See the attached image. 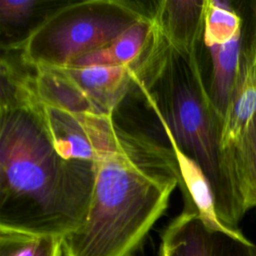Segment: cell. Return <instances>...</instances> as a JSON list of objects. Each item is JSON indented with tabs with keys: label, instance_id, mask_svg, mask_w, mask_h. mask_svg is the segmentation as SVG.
<instances>
[{
	"label": "cell",
	"instance_id": "obj_2",
	"mask_svg": "<svg viewBox=\"0 0 256 256\" xmlns=\"http://www.w3.org/2000/svg\"><path fill=\"white\" fill-rule=\"evenodd\" d=\"M94 163L55 150L35 94L0 107V230L64 239L85 222Z\"/></svg>",
	"mask_w": 256,
	"mask_h": 256
},
{
	"label": "cell",
	"instance_id": "obj_14",
	"mask_svg": "<svg viewBox=\"0 0 256 256\" xmlns=\"http://www.w3.org/2000/svg\"><path fill=\"white\" fill-rule=\"evenodd\" d=\"M243 20L228 1L205 0L203 43L205 47L229 42L242 32Z\"/></svg>",
	"mask_w": 256,
	"mask_h": 256
},
{
	"label": "cell",
	"instance_id": "obj_3",
	"mask_svg": "<svg viewBox=\"0 0 256 256\" xmlns=\"http://www.w3.org/2000/svg\"><path fill=\"white\" fill-rule=\"evenodd\" d=\"M199 51L173 48L155 27L154 38L133 71L132 88L140 91L153 110L169 145L201 168L214 195L217 217L227 227L219 152L222 119L205 85Z\"/></svg>",
	"mask_w": 256,
	"mask_h": 256
},
{
	"label": "cell",
	"instance_id": "obj_1",
	"mask_svg": "<svg viewBox=\"0 0 256 256\" xmlns=\"http://www.w3.org/2000/svg\"><path fill=\"white\" fill-rule=\"evenodd\" d=\"M94 186L83 225L62 241L63 256H132L168 207L181 176L174 150L148 133L92 114Z\"/></svg>",
	"mask_w": 256,
	"mask_h": 256
},
{
	"label": "cell",
	"instance_id": "obj_11",
	"mask_svg": "<svg viewBox=\"0 0 256 256\" xmlns=\"http://www.w3.org/2000/svg\"><path fill=\"white\" fill-rule=\"evenodd\" d=\"M39 103L46 130L58 154L68 160L93 162L95 152L83 119L84 114Z\"/></svg>",
	"mask_w": 256,
	"mask_h": 256
},
{
	"label": "cell",
	"instance_id": "obj_7",
	"mask_svg": "<svg viewBox=\"0 0 256 256\" xmlns=\"http://www.w3.org/2000/svg\"><path fill=\"white\" fill-rule=\"evenodd\" d=\"M152 5L150 15L153 24L170 46L185 53L200 50L205 0H162Z\"/></svg>",
	"mask_w": 256,
	"mask_h": 256
},
{
	"label": "cell",
	"instance_id": "obj_9",
	"mask_svg": "<svg viewBox=\"0 0 256 256\" xmlns=\"http://www.w3.org/2000/svg\"><path fill=\"white\" fill-rule=\"evenodd\" d=\"M31 86L43 104L75 114H105L60 67L32 68Z\"/></svg>",
	"mask_w": 256,
	"mask_h": 256
},
{
	"label": "cell",
	"instance_id": "obj_8",
	"mask_svg": "<svg viewBox=\"0 0 256 256\" xmlns=\"http://www.w3.org/2000/svg\"><path fill=\"white\" fill-rule=\"evenodd\" d=\"M105 113L115 108L132 88V67H60Z\"/></svg>",
	"mask_w": 256,
	"mask_h": 256
},
{
	"label": "cell",
	"instance_id": "obj_4",
	"mask_svg": "<svg viewBox=\"0 0 256 256\" xmlns=\"http://www.w3.org/2000/svg\"><path fill=\"white\" fill-rule=\"evenodd\" d=\"M150 16L141 3L85 0L63 4L48 13L27 35L11 44L31 68L67 67L102 49Z\"/></svg>",
	"mask_w": 256,
	"mask_h": 256
},
{
	"label": "cell",
	"instance_id": "obj_10",
	"mask_svg": "<svg viewBox=\"0 0 256 256\" xmlns=\"http://www.w3.org/2000/svg\"><path fill=\"white\" fill-rule=\"evenodd\" d=\"M154 33L155 28L150 15L133 25L106 47L78 58L67 67L105 66L136 68L150 46Z\"/></svg>",
	"mask_w": 256,
	"mask_h": 256
},
{
	"label": "cell",
	"instance_id": "obj_5",
	"mask_svg": "<svg viewBox=\"0 0 256 256\" xmlns=\"http://www.w3.org/2000/svg\"><path fill=\"white\" fill-rule=\"evenodd\" d=\"M254 19V35L249 46L242 49L239 73L220 128L219 152L227 202V225L234 223L229 174L256 114V3Z\"/></svg>",
	"mask_w": 256,
	"mask_h": 256
},
{
	"label": "cell",
	"instance_id": "obj_6",
	"mask_svg": "<svg viewBox=\"0 0 256 256\" xmlns=\"http://www.w3.org/2000/svg\"><path fill=\"white\" fill-rule=\"evenodd\" d=\"M159 256H256V245L239 230L212 227L184 207L164 229Z\"/></svg>",
	"mask_w": 256,
	"mask_h": 256
},
{
	"label": "cell",
	"instance_id": "obj_13",
	"mask_svg": "<svg viewBox=\"0 0 256 256\" xmlns=\"http://www.w3.org/2000/svg\"><path fill=\"white\" fill-rule=\"evenodd\" d=\"M232 205L239 220L256 207V114L229 174Z\"/></svg>",
	"mask_w": 256,
	"mask_h": 256
},
{
	"label": "cell",
	"instance_id": "obj_15",
	"mask_svg": "<svg viewBox=\"0 0 256 256\" xmlns=\"http://www.w3.org/2000/svg\"><path fill=\"white\" fill-rule=\"evenodd\" d=\"M63 239L0 230V256H63Z\"/></svg>",
	"mask_w": 256,
	"mask_h": 256
},
{
	"label": "cell",
	"instance_id": "obj_16",
	"mask_svg": "<svg viewBox=\"0 0 256 256\" xmlns=\"http://www.w3.org/2000/svg\"><path fill=\"white\" fill-rule=\"evenodd\" d=\"M42 4L38 0H0L2 33L26 25Z\"/></svg>",
	"mask_w": 256,
	"mask_h": 256
},
{
	"label": "cell",
	"instance_id": "obj_12",
	"mask_svg": "<svg viewBox=\"0 0 256 256\" xmlns=\"http://www.w3.org/2000/svg\"><path fill=\"white\" fill-rule=\"evenodd\" d=\"M206 48L211 60V80L208 91L214 108L222 119L239 73L242 32L227 43Z\"/></svg>",
	"mask_w": 256,
	"mask_h": 256
}]
</instances>
